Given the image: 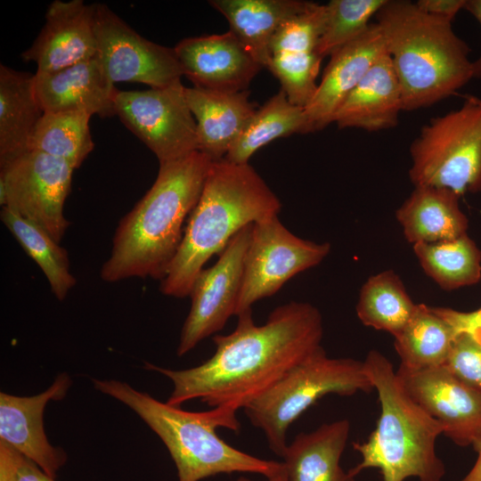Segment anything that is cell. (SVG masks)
Masks as SVG:
<instances>
[{
	"label": "cell",
	"instance_id": "obj_1",
	"mask_svg": "<svg viewBox=\"0 0 481 481\" xmlns=\"http://www.w3.org/2000/svg\"><path fill=\"white\" fill-rule=\"evenodd\" d=\"M237 317L233 331L213 337L214 355L198 366L172 370L145 363L146 370L172 381L168 404L200 399L237 412L322 346V317L309 303L279 306L263 325L255 323L252 310Z\"/></svg>",
	"mask_w": 481,
	"mask_h": 481
},
{
	"label": "cell",
	"instance_id": "obj_2",
	"mask_svg": "<svg viewBox=\"0 0 481 481\" xmlns=\"http://www.w3.org/2000/svg\"><path fill=\"white\" fill-rule=\"evenodd\" d=\"M197 151L159 164L157 178L119 221L101 278L116 282L129 278L162 280L183 240V225L195 208L211 165Z\"/></svg>",
	"mask_w": 481,
	"mask_h": 481
},
{
	"label": "cell",
	"instance_id": "obj_3",
	"mask_svg": "<svg viewBox=\"0 0 481 481\" xmlns=\"http://www.w3.org/2000/svg\"><path fill=\"white\" fill-rule=\"evenodd\" d=\"M281 208L278 197L249 163L212 161L178 251L160 280L159 291L176 298L190 296L210 257L221 254L242 228L278 216Z\"/></svg>",
	"mask_w": 481,
	"mask_h": 481
},
{
	"label": "cell",
	"instance_id": "obj_4",
	"mask_svg": "<svg viewBox=\"0 0 481 481\" xmlns=\"http://www.w3.org/2000/svg\"><path fill=\"white\" fill-rule=\"evenodd\" d=\"M375 18L401 86L404 110L431 106L473 78L470 49L452 20L404 0H387Z\"/></svg>",
	"mask_w": 481,
	"mask_h": 481
},
{
	"label": "cell",
	"instance_id": "obj_5",
	"mask_svg": "<svg viewBox=\"0 0 481 481\" xmlns=\"http://www.w3.org/2000/svg\"><path fill=\"white\" fill-rule=\"evenodd\" d=\"M94 387L132 409L166 445L178 481H200L218 474L252 473L266 478L283 469L282 461L264 460L240 451L219 437L216 428L238 432L234 410L215 407L188 412L163 403L117 379H92Z\"/></svg>",
	"mask_w": 481,
	"mask_h": 481
},
{
	"label": "cell",
	"instance_id": "obj_6",
	"mask_svg": "<svg viewBox=\"0 0 481 481\" xmlns=\"http://www.w3.org/2000/svg\"><path fill=\"white\" fill-rule=\"evenodd\" d=\"M363 362L378 393L380 415L367 440L353 443L361 461L349 474L355 477L377 469L382 481H442L445 467L436 451L442 427L411 398L384 355L371 350Z\"/></svg>",
	"mask_w": 481,
	"mask_h": 481
},
{
	"label": "cell",
	"instance_id": "obj_7",
	"mask_svg": "<svg viewBox=\"0 0 481 481\" xmlns=\"http://www.w3.org/2000/svg\"><path fill=\"white\" fill-rule=\"evenodd\" d=\"M373 390L363 362L329 357L321 346L243 410L263 431L270 450L282 457L289 428L316 401L329 394L347 396Z\"/></svg>",
	"mask_w": 481,
	"mask_h": 481
},
{
	"label": "cell",
	"instance_id": "obj_8",
	"mask_svg": "<svg viewBox=\"0 0 481 481\" xmlns=\"http://www.w3.org/2000/svg\"><path fill=\"white\" fill-rule=\"evenodd\" d=\"M414 187L445 188L460 196L481 191V98L433 118L410 147Z\"/></svg>",
	"mask_w": 481,
	"mask_h": 481
},
{
	"label": "cell",
	"instance_id": "obj_9",
	"mask_svg": "<svg viewBox=\"0 0 481 481\" xmlns=\"http://www.w3.org/2000/svg\"><path fill=\"white\" fill-rule=\"evenodd\" d=\"M75 168L48 154L28 151L0 163V203L61 243L69 223L63 214Z\"/></svg>",
	"mask_w": 481,
	"mask_h": 481
},
{
	"label": "cell",
	"instance_id": "obj_10",
	"mask_svg": "<svg viewBox=\"0 0 481 481\" xmlns=\"http://www.w3.org/2000/svg\"><path fill=\"white\" fill-rule=\"evenodd\" d=\"M328 242L317 243L289 231L278 216L253 224L245 255L235 315L277 293L291 278L319 265L330 253Z\"/></svg>",
	"mask_w": 481,
	"mask_h": 481
},
{
	"label": "cell",
	"instance_id": "obj_11",
	"mask_svg": "<svg viewBox=\"0 0 481 481\" xmlns=\"http://www.w3.org/2000/svg\"><path fill=\"white\" fill-rule=\"evenodd\" d=\"M116 115L159 164L199 151L196 121L181 81L144 91H118Z\"/></svg>",
	"mask_w": 481,
	"mask_h": 481
},
{
	"label": "cell",
	"instance_id": "obj_12",
	"mask_svg": "<svg viewBox=\"0 0 481 481\" xmlns=\"http://www.w3.org/2000/svg\"><path fill=\"white\" fill-rule=\"evenodd\" d=\"M96 55L113 83H142L150 88L181 81L183 70L173 48L151 42L104 4H95Z\"/></svg>",
	"mask_w": 481,
	"mask_h": 481
},
{
	"label": "cell",
	"instance_id": "obj_13",
	"mask_svg": "<svg viewBox=\"0 0 481 481\" xmlns=\"http://www.w3.org/2000/svg\"><path fill=\"white\" fill-rule=\"evenodd\" d=\"M252 227L253 224L238 232L214 265L201 270L195 279L190 293L191 309L180 334L178 356L223 330L229 318L235 315Z\"/></svg>",
	"mask_w": 481,
	"mask_h": 481
},
{
	"label": "cell",
	"instance_id": "obj_14",
	"mask_svg": "<svg viewBox=\"0 0 481 481\" xmlns=\"http://www.w3.org/2000/svg\"><path fill=\"white\" fill-rule=\"evenodd\" d=\"M397 377L411 398L442 427L455 444L473 445L481 435V394L444 366L421 370L399 367Z\"/></svg>",
	"mask_w": 481,
	"mask_h": 481
},
{
	"label": "cell",
	"instance_id": "obj_15",
	"mask_svg": "<svg viewBox=\"0 0 481 481\" xmlns=\"http://www.w3.org/2000/svg\"><path fill=\"white\" fill-rule=\"evenodd\" d=\"M95 4L82 0L52 2L45 22L32 45L21 53L37 64V73L57 71L96 55Z\"/></svg>",
	"mask_w": 481,
	"mask_h": 481
},
{
	"label": "cell",
	"instance_id": "obj_16",
	"mask_svg": "<svg viewBox=\"0 0 481 481\" xmlns=\"http://www.w3.org/2000/svg\"><path fill=\"white\" fill-rule=\"evenodd\" d=\"M71 384L68 373L62 372L46 390L35 395L0 393V441L34 461L53 478L66 463L67 454L48 441L43 415L48 402L63 399Z\"/></svg>",
	"mask_w": 481,
	"mask_h": 481
},
{
	"label": "cell",
	"instance_id": "obj_17",
	"mask_svg": "<svg viewBox=\"0 0 481 481\" xmlns=\"http://www.w3.org/2000/svg\"><path fill=\"white\" fill-rule=\"evenodd\" d=\"M174 50L183 76L197 87L243 91L262 69L230 30L182 39Z\"/></svg>",
	"mask_w": 481,
	"mask_h": 481
},
{
	"label": "cell",
	"instance_id": "obj_18",
	"mask_svg": "<svg viewBox=\"0 0 481 481\" xmlns=\"http://www.w3.org/2000/svg\"><path fill=\"white\" fill-rule=\"evenodd\" d=\"M386 53L383 35L374 22L330 55L316 92L305 108L307 133L322 130L334 122L343 102Z\"/></svg>",
	"mask_w": 481,
	"mask_h": 481
},
{
	"label": "cell",
	"instance_id": "obj_19",
	"mask_svg": "<svg viewBox=\"0 0 481 481\" xmlns=\"http://www.w3.org/2000/svg\"><path fill=\"white\" fill-rule=\"evenodd\" d=\"M34 85L44 112L82 111L100 118L116 115L118 90L97 55L57 71L36 72Z\"/></svg>",
	"mask_w": 481,
	"mask_h": 481
},
{
	"label": "cell",
	"instance_id": "obj_20",
	"mask_svg": "<svg viewBox=\"0 0 481 481\" xmlns=\"http://www.w3.org/2000/svg\"><path fill=\"white\" fill-rule=\"evenodd\" d=\"M185 96L197 125L199 151L211 161L224 159L257 110L249 92L185 86Z\"/></svg>",
	"mask_w": 481,
	"mask_h": 481
},
{
	"label": "cell",
	"instance_id": "obj_21",
	"mask_svg": "<svg viewBox=\"0 0 481 481\" xmlns=\"http://www.w3.org/2000/svg\"><path fill=\"white\" fill-rule=\"evenodd\" d=\"M403 110L401 86L386 53L343 102L334 122L339 128L355 127L378 132L397 126Z\"/></svg>",
	"mask_w": 481,
	"mask_h": 481
},
{
	"label": "cell",
	"instance_id": "obj_22",
	"mask_svg": "<svg viewBox=\"0 0 481 481\" xmlns=\"http://www.w3.org/2000/svg\"><path fill=\"white\" fill-rule=\"evenodd\" d=\"M350 428L343 419L298 434L282 455L288 481H355L340 466Z\"/></svg>",
	"mask_w": 481,
	"mask_h": 481
},
{
	"label": "cell",
	"instance_id": "obj_23",
	"mask_svg": "<svg viewBox=\"0 0 481 481\" xmlns=\"http://www.w3.org/2000/svg\"><path fill=\"white\" fill-rule=\"evenodd\" d=\"M460 195L445 189L418 186L396 210V219L412 245L453 240L467 233L469 219Z\"/></svg>",
	"mask_w": 481,
	"mask_h": 481
},
{
	"label": "cell",
	"instance_id": "obj_24",
	"mask_svg": "<svg viewBox=\"0 0 481 481\" xmlns=\"http://www.w3.org/2000/svg\"><path fill=\"white\" fill-rule=\"evenodd\" d=\"M299 0H211L208 4L228 20L232 31L262 68L272 54L271 40L277 29L307 4Z\"/></svg>",
	"mask_w": 481,
	"mask_h": 481
},
{
	"label": "cell",
	"instance_id": "obj_25",
	"mask_svg": "<svg viewBox=\"0 0 481 481\" xmlns=\"http://www.w3.org/2000/svg\"><path fill=\"white\" fill-rule=\"evenodd\" d=\"M34 80L35 74L0 65V163L28 151L44 114Z\"/></svg>",
	"mask_w": 481,
	"mask_h": 481
},
{
	"label": "cell",
	"instance_id": "obj_26",
	"mask_svg": "<svg viewBox=\"0 0 481 481\" xmlns=\"http://www.w3.org/2000/svg\"><path fill=\"white\" fill-rule=\"evenodd\" d=\"M457 334L433 307L418 304L405 327L395 336L400 366L421 370L444 365Z\"/></svg>",
	"mask_w": 481,
	"mask_h": 481
},
{
	"label": "cell",
	"instance_id": "obj_27",
	"mask_svg": "<svg viewBox=\"0 0 481 481\" xmlns=\"http://www.w3.org/2000/svg\"><path fill=\"white\" fill-rule=\"evenodd\" d=\"M400 277L386 270L367 279L361 288L356 315L367 327L396 336L417 309Z\"/></svg>",
	"mask_w": 481,
	"mask_h": 481
},
{
	"label": "cell",
	"instance_id": "obj_28",
	"mask_svg": "<svg viewBox=\"0 0 481 481\" xmlns=\"http://www.w3.org/2000/svg\"><path fill=\"white\" fill-rule=\"evenodd\" d=\"M296 133H307L305 108L292 104L281 89L257 110L224 159L236 164L249 163L260 148Z\"/></svg>",
	"mask_w": 481,
	"mask_h": 481
},
{
	"label": "cell",
	"instance_id": "obj_29",
	"mask_svg": "<svg viewBox=\"0 0 481 481\" xmlns=\"http://www.w3.org/2000/svg\"><path fill=\"white\" fill-rule=\"evenodd\" d=\"M423 271L444 290L477 284L481 279V249L468 235L412 245Z\"/></svg>",
	"mask_w": 481,
	"mask_h": 481
},
{
	"label": "cell",
	"instance_id": "obj_30",
	"mask_svg": "<svg viewBox=\"0 0 481 481\" xmlns=\"http://www.w3.org/2000/svg\"><path fill=\"white\" fill-rule=\"evenodd\" d=\"M0 218L25 252L43 271L55 298L62 301L77 282L70 273L66 249L41 227L6 207L2 208Z\"/></svg>",
	"mask_w": 481,
	"mask_h": 481
},
{
	"label": "cell",
	"instance_id": "obj_31",
	"mask_svg": "<svg viewBox=\"0 0 481 481\" xmlns=\"http://www.w3.org/2000/svg\"><path fill=\"white\" fill-rule=\"evenodd\" d=\"M91 117L82 111L44 112L28 151L48 154L78 168L94 148L89 126Z\"/></svg>",
	"mask_w": 481,
	"mask_h": 481
},
{
	"label": "cell",
	"instance_id": "obj_32",
	"mask_svg": "<svg viewBox=\"0 0 481 481\" xmlns=\"http://www.w3.org/2000/svg\"><path fill=\"white\" fill-rule=\"evenodd\" d=\"M387 0H331L326 4L324 29L316 47L322 59L361 36Z\"/></svg>",
	"mask_w": 481,
	"mask_h": 481
},
{
	"label": "cell",
	"instance_id": "obj_33",
	"mask_svg": "<svg viewBox=\"0 0 481 481\" xmlns=\"http://www.w3.org/2000/svg\"><path fill=\"white\" fill-rule=\"evenodd\" d=\"M322 58L316 52L273 54L268 69L294 105L306 108L314 95Z\"/></svg>",
	"mask_w": 481,
	"mask_h": 481
},
{
	"label": "cell",
	"instance_id": "obj_34",
	"mask_svg": "<svg viewBox=\"0 0 481 481\" xmlns=\"http://www.w3.org/2000/svg\"><path fill=\"white\" fill-rule=\"evenodd\" d=\"M325 20L326 4L308 2L277 29L270 44L271 54L315 52Z\"/></svg>",
	"mask_w": 481,
	"mask_h": 481
},
{
	"label": "cell",
	"instance_id": "obj_35",
	"mask_svg": "<svg viewBox=\"0 0 481 481\" xmlns=\"http://www.w3.org/2000/svg\"><path fill=\"white\" fill-rule=\"evenodd\" d=\"M443 366L481 394V345L471 337L465 333L457 334Z\"/></svg>",
	"mask_w": 481,
	"mask_h": 481
},
{
	"label": "cell",
	"instance_id": "obj_36",
	"mask_svg": "<svg viewBox=\"0 0 481 481\" xmlns=\"http://www.w3.org/2000/svg\"><path fill=\"white\" fill-rule=\"evenodd\" d=\"M0 481H55L37 464L0 441Z\"/></svg>",
	"mask_w": 481,
	"mask_h": 481
},
{
	"label": "cell",
	"instance_id": "obj_37",
	"mask_svg": "<svg viewBox=\"0 0 481 481\" xmlns=\"http://www.w3.org/2000/svg\"><path fill=\"white\" fill-rule=\"evenodd\" d=\"M444 318L456 334L465 333L481 345V307L469 312L449 307H433Z\"/></svg>",
	"mask_w": 481,
	"mask_h": 481
},
{
	"label": "cell",
	"instance_id": "obj_38",
	"mask_svg": "<svg viewBox=\"0 0 481 481\" xmlns=\"http://www.w3.org/2000/svg\"><path fill=\"white\" fill-rule=\"evenodd\" d=\"M466 0H418L417 6L423 12L452 20L464 9Z\"/></svg>",
	"mask_w": 481,
	"mask_h": 481
},
{
	"label": "cell",
	"instance_id": "obj_39",
	"mask_svg": "<svg viewBox=\"0 0 481 481\" xmlns=\"http://www.w3.org/2000/svg\"><path fill=\"white\" fill-rule=\"evenodd\" d=\"M464 9L468 11L481 26V0H466ZM472 77L481 78V54L472 61Z\"/></svg>",
	"mask_w": 481,
	"mask_h": 481
},
{
	"label": "cell",
	"instance_id": "obj_40",
	"mask_svg": "<svg viewBox=\"0 0 481 481\" xmlns=\"http://www.w3.org/2000/svg\"><path fill=\"white\" fill-rule=\"evenodd\" d=\"M472 446L477 452V460L470 470L460 481H481V435Z\"/></svg>",
	"mask_w": 481,
	"mask_h": 481
},
{
	"label": "cell",
	"instance_id": "obj_41",
	"mask_svg": "<svg viewBox=\"0 0 481 481\" xmlns=\"http://www.w3.org/2000/svg\"><path fill=\"white\" fill-rule=\"evenodd\" d=\"M237 481H253V480H250V479H249L247 477H241L238 478ZM267 481H288L284 465H283V469H282L281 471H280L278 474L273 476L272 477L267 478Z\"/></svg>",
	"mask_w": 481,
	"mask_h": 481
}]
</instances>
